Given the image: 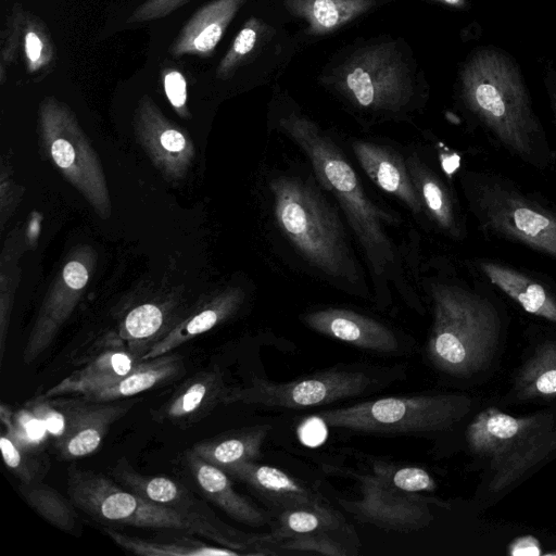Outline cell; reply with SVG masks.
I'll use <instances>...</instances> for the list:
<instances>
[{"instance_id": "74e56055", "label": "cell", "mask_w": 556, "mask_h": 556, "mask_svg": "<svg viewBox=\"0 0 556 556\" xmlns=\"http://www.w3.org/2000/svg\"><path fill=\"white\" fill-rule=\"evenodd\" d=\"M161 81L167 99L177 110H184L187 102V80L177 67L165 66L161 70Z\"/></svg>"}, {"instance_id": "60d3db41", "label": "cell", "mask_w": 556, "mask_h": 556, "mask_svg": "<svg viewBox=\"0 0 556 556\" xmlns=\"http://www.w3.org/2000/svg\"><path fill=\"white\" fill-rule=\"evenodd\" d=\"M51 153L55 163L62 168L70 167L75 160V152L72 144L62 138L52 143Z\"/></svg>"}, {"instance_id": "52a82bcc", "label": "cell", "mask_w": 556, "mask_h": 556, "mask_svg": "<svg viewBox=\"0 0 556 556\" xmlns=\"http://www.w3.org/2000/svg\"><path fill=\"white\" fill-rule=\"evenodd\" d=\"M465 394L388 396L312 415L328 427L363 433L413 434L450 429L470 410Z\"/></svg>"}, {"instance_id": "f35d334b", "label": "cell", "mask_w": 556, "mask_h": 556, "mask_svg": "<svg viewBox=\"0 0 556 556\" xmlns=\"http://www.w3.org/2000/svg\"><path fill=\"white\" fill-rule=\"evenodd\" d=\"M508 554L511 556H538L542 555L539 540L532 535L516 538L508 545Z\"/></svg>"}, {"instance_id": "7c38bea8", "label": "cell", "mask_w": 556, "mask_h": 556, "mask_svg": "<svg viewBox=\"0 0 556 556\" xmlns=\"http://www.w3.org/2000/svg\"><path fill=\"white\" fill-rule=\"evenodd\" d=\"M362 498L341 501L357 519L384 530L416 531L433 520L429 500L402 492L377 473L358 477Z\"/></svg>"}, {"instance_id": "ab89813d", "label": "cell", "mask_w": 556, "mask_h": 556, "mask_svg": "<svg viewBox=\"0 0 556 556\" xmlns=\"http://www.w3.org/2000/svg\"><path fill=\"white\" fill-rule=\"evenodd\" d=\"M63 277L67 286L73 289H81L87 280V269L78 262H70L63 270Z\"/></svg>"}, {"instance_id": "f546056e", "label": "cell", "mask_w": 556, "mask_h": 556, "mask_svg": "<svg viewBox=\"0 0 556 556\" xmlns=\"http://www.w3.org/2000/svg\"><path fill=\"white\" fill-rule=\"evenodd\" d=\"M343 525V518L338 511L324 513L309 508H293L280 510L278 527L265 542L283 541L294 535L314 531H329Z\"/></svg>"}, {"instance_id": "d6a6232c", "label": "cell", "mask_w": 556, "mask_h": 556, "mask_svg": "<svg viewBox=\"0 0 556 556\" xmlns=\"http://www.w3.org/2000/svg\"><path fill=\"white\" fill-rule=\"evenodd\" d=\"M0 420L7 428V434L18 445L30 447L40 444L47 430L42 421L35 416L28 408L22 409L16 414L4 403L0 406Z\"/></svg>"}, {"instance_id": "8fae6325", "label": "cell", "mask_w": 556, "mask_h": 556, "mask_svg": "<svg viewBox=\"0 0 556 556\" xmlns=\"http://www.w3.org/2000/svg\"><path fill=\"white\" fill-rule=\"evenodd\" d=\"M112 476L131 492L159 505L170 508L200 527L205 539L240 551L263 542L264 536L247 534L225 525L184 484L163 476L138 472L126 458H121L111 470Z\"/></svg>"}, {"instance_id": "7402d4cb", "label": "cell", "mask_w": 556, "mask_h": 556, "mask_svg": "<svg viewBox=\"0 0 556 556\" xmlns=\"http://www.w3.org/2000/svg\"><path fill=\"white\" fill-rule=\"evenodd\" d=\"M424 210L438 229L454 240H463L467 229L459 204L447 182L434 170L412 160L406 162Z\"/></svg>"}, {"instance_id": "d6986e66", "label": "cell", "mask_w": 556, "mask_h": 556, "mask_svg": "<svg viewBox=\"0 0 556 556\" xmlns=\"http://www.w3.org/2000/svg\"><path fill=\"white\" fill-rule=\"evenodd\" d=\"M352 149L363 170L380 189L396 197L415 214L425 212L407 164L399 153L365 140L354 141Z\"/></svg>"}, {"instance_id": "4316f807", "label": "cell", "mask_w": 556, "mask_h": 556, "mask_svg": "<svg viewBox=\"0 0 556 556\" xmlns=\"http://www.w3.org/2000/svg\"><path fill=\"white\" fill-rule=\"evenodd\" d=\"M514 391L521 401L556 396V340L534 349L516 375Z\"/></svg>"}, {"instance_id": "3957f363", "label": "cell", "mask_w": 556, "mask_h": 556, "mask_svg": "<svg viewBox=\"0 0 556 556\" xmlns=\"http://www.w3.org/2000/svg\"><path fill=\"white\" fill-rule=\"evenodd\" d=\"M278 128L299 146L312 164L317 181L338 201L374 275L394 267L395 253L386 232L394 219L366 194L353 166L334 141L306 116L290 113Z\"/></svg>"}, {"instance_id": "cb8c5ba5", "label": "cell", "mask_w": 556, "mask_h": 556, "mask_svg": "<svg viewBox=\"0 0 556 556\" xmlns=\"http://www.w3.org/2000/svg\"><path fill=\"white\" fill-rule=\"evenodd\" d=\"M139 362L140 359L124 349L98 353L89 358L87 365L48 389L42 396L84 395L122 378Z\"/></svg>"}, {"instance_id": "d590c367", "label": "cell", "mask_w": 556, "mask_h": 556, "mask_svg": "<svg viewBox=\"0 0 556 556\" xmlns=\"http://www.w3.org/2000/svg\"><path fill=\"white\" fill-rule=\"evenodd\" d=\"M192 0H144L129 15L128 24H141L164 18Z\"/></svg>"}, {"instance_id": "8d00e7d4", "label": "cell", "mask_w": 556, "mask_h": 556, "mask_svg": "<svg viewBox=\"0 0 556 556\" xmlns=\"http://www.w3.org/2000/svg\"><path fill=\"white\" fill-rule=\"evenodd\" d=\"M18 58L16 29L11 14L8 12L0 33V84L7 80L9 70Z\"/></svg>"}, {"instance_id": "ffe728a7", "label": "cell", "mask_w": 556, "mask_h": 556, "mask_svg": "<svg viewBox=\"0 0 556 556\" xmlns=\"http://www.w3.org/2000/svg\"><path fill=\"white\" fill-rule=\"evenodd\" d=\"M185 464L201 493L229 517L251 527H263L269 522L264 510L235 490L226 471L191 450L185 453Z\"/></svg>"}, {"instance_id": "ac0fdd59", "label": "cell", "mask_w": 556, "mask_h": 556, "mask_svg": "<svg viewBox=\"0 0 556 556\" xmlns=\"http://www.w3.org/2000/svg\"><path fill=\"white\" fill-rule=\"evenodd\" d=\"M247 0H212L199 8L168 47L170 56H211Z\"/></svg>"}, {"instance_id": "ba28073f", "label": "cell", "mask_w": 556, "mask_h": 556, "mask_svg": "<svg viewBox=\"0 0 556 556\" xmlns=\"http://www.w3.org/2000/svg\"><path fill=\"white\" fill-rule=\"evenodd\" d=\"M331 84L355 108L378 115L400 113L414 94L410 71L392 43L356 50L333 71Z\"/></svg>"}, {"instance_id": "8992f818", "label": "cell", "mask_w": 556, "mask_h": 556, "mask_svg": "<svg viewBox=\"0 0 556 556\" xmlns=\"http://www.w3.org/2000/svg\"><path fill=\"white\" fill-rule=\"evenodd\" d=\"M466 442L488 463V492L498 494L556 452V420L549 413L516 417L489 407L468 425Z\"/></svg>"}, {"instance_id": "9c48e42d", "label": "cell", "mask_w": 556, "mask_h": 556, "mask_svg": "<svg viewBox=\"0 0 556 556\" xmlns=\"http://www.w3.org/2000/svg\"><path fill=\"white\" fill-rule=\"evenodd\" d=\"M66 491L76 508L102 523L177 530L205 538L203 530L177 511L119 486L92 470L71 467Z\"/></svg>"}, {"instance_id": "44dd1931", "label": "cell", "mask_w": 556, "mask_h": 556, "mask_svg": "<svg viewBox=\"0 0 556 556\" xmlns=\"http://www.w3.org/2000/svg\"><path fill=\"white\" fill-rule=\"evenodd\" d=\"M16 29L18 58L34 80H41L56 67L58 54L47 23L22 3L14 2L9 11Z\"/></svg>"}, {"instance_id": "6da1fadb", "label": "cell", "mask_w": 556, "mask_h": 556, "mask_svg": "<svg viewBox=\"0 0 556 556\" xmlns=\"http://www.w3.org/2000/svg\"><path fill=\"white\" fill-rule=\"evenodd\" d=\"M458 93L464 110L493 144L536 170L554 169L556 153L519 66L505 51L475 50L460 70Z\"/></svg>"}, {"instance_id": "4dcf8cb0", "label": "cell", "mask_w": 556, "mask_h": 556, "mask_svg": "<svg viewBox=\"0 0 556 556\" xmlns=\"http://www.w3.org/2000/svg\"><path fill=\"white\" fill-rule=\"evenodd\" d=\"M268 26L260 18L251 16L238 31L231 46L216 67V76L229 79L239 67L244 65L260 48L267 35Z\"/></svg>"}, {"instance_id": "7a4b0ae2", "label": "cell", "mask_w": 556, "mask_h": 556, "mask_svg": "<svg viewBox=\"0 0 556 556\" xmlns=\"http://www.w3.org/2000/svg\"><path fill=\"white\" fill-rule=\"evenodd\" d=\"M492 291L484 279L447 278L431 286L433 321L426 353L434 368L467 378L491 365L503 330Z\"/></svg>"}, {"instance_id": "2e32d148", "label": "cell", "mask_w": 556, "mask_h": 556, "mask_svg": "<svg viewBox=\"0 0 556 556\" xmlns=\"http://www.w3.org/2000/svg\"><path fill=\"white\" fill-rule=\"evenodd\" d=\"M302 319L316 332L359 349L395 353L400 346L399 339L390 327L350 309H318L305 314Z\"/></svg>"}, {"instance_id": "277c9868", "label": "cell", "mask_w": 556, "mask_h": 556, "mask_svg": "<svg viewBox=\"0 0 556 556\" xmlns=\"http://www.w3.org/2000/svg\"><path fill=\"white\" fill-rule=\"evenodd\" d=\"M274 214L291 244L323 274L357 282L359 273L344 227L312 181L281 175L270 181Z\"/></svg>"}, {"instance_id": "b9f144b4", "label": "cell", "mask_w": 556, "mask_h": 556, "mask_svg": "<svg viewBox=\"0 0 556 556\" xmlns=\"http://www.w3.org/2000/svg\"><path fill=\"white\" fill-rule=\"evenodd\" d=\"M161 143L168 151H180L185 147V137L175 129H167L161 135Z\"/></svg>"}, {"instance_id": "4fadbf2b", "label": "cell", "mask_w": 556, "mask_h": 556, "mask_svg": "<svg viewBox=\"0 0 556 556\" xmlns=\"http://www.w3.org/2000/svg\"><path fill=\"white\" fill-rule=\"evenodd\" d=\"M62 401L67 413V426L55 446L60 456L67 460L94 453L109 428L134 405V401L90 402L81 397Z\"/></svg>"}, {"instance_id": "83f0119b", "label": "cell", "mask_w": 556, "mask_h": 556, "mask_svg": "<svg viewBox=\"0 0 556 556\" xmlns=\"http://www.w3.org/2000/svg\"><path fill=\"white\" fill-rule=\"evenodd\" d=\"M104 532L117 545L136 555L142 556H238L240 551L225 546H213L192 538L172 540H147L127 535L116 530L104 528Z\"/></svg>"}, {"instance_id": "ee69618b", "label": "cell", "mask_w": 556, "mask_h": 556, "mask_svg": "<svg viewBox=\"0 0 556 556\" xmlns=\"http://www.w3.org/2000/svg\"><path fill=\"white\" fill-rule=\"evenodd\" d=\"M440 1L446 5L454 7V8H463L466 3L465 0H437Z\"/></svg>"}, {"instance_id": "f1b7e54d", "label": "cell", "mask_w": 556, "mask_h": 556, "mask_svg": "<svg viewBox=\"0 0 556 556\" xmlns=\"http://www.w3.org/2000/svg\"><path fill=\"white\" fill-rule=\"evenodd\" d=\"M18 491L28 505L54 527L66 532L78 528L75 505L54 488L39 481L21 483Z\"/></svg>"}, {"instance_id": "e575fe53", "label": "cell", "mask_w": 556, "mask_h": 556, "mask_svg": "<svg viewBox=\"0 0 556 556\" xmlns=\"http://www.w3.org/2000/svg\"><path fill=\"white\" fill-rule=\"evenodd\" d=\"M282 551L317 553L329 556H345L348 552L327 531H314L294 535L277 544Z\"/></svg>"}, {"instance_id": "5bb4252c", "label": "cell", "mask_w": 556, "mask_h": 556, "mask_svg": "<svg viewBox=\"0 0 556 556\" xmlns=\"http://www.w3.org/2000/svg\"><path fill=\"white\" fill-rule=\"evenodd\" d=\"M224 471L245 483L279 510L309 508L324 513L333 511L321 495L276 467L250 460L236 464Z\"/></svg>"}, {"instance_id": "e0dca14e", "label": "cell", "mask_w": 556, "mask_h": 556, "mask_svg": "<svg viewBox=\"0 0 556 556\" xmlns=\"http://www.w3.org/2000/svg\"><path fill=\"white\" fill-rule=\"evenodd\" d=\"M228 387L218 368L190 377L172 396L152 412L153 420L188 428L203 419L218 404Z\"/></svg>"}, {"instance_id": "5b68a950", "label": "cell", "mask_w": 556, "mask_h": 556, "mask_svg": "<svg viewBox=\"0 0 556 556\" xmlns=\"http://www.w3.org/2000/svg\"><path fill=\"white\" fill-rule=\"evenodd\" d=\"M460 184L482 232L556 261V207L510 178L490 169H466Z\"/></svg>"}, {"instance_id": "9a60e30c", "label": "cell", "mask_w": 556, "mask_h": 556, "mask_svg": "<svg viewBox=\"0 0 556 556\" xmlns=\"http://www.w3.org/2000/svg\"><path fill=\"white\" fill-rule=\"evenodd\" d=\"M480 277L497 288L523 311L556 323V290L538 275L491 260L476 258L472 265Z\"/></svg>"}, {"instance_id": "7bdbcfd3", "label": "cell", "mask_w": 556, "mask_h": 556, "mask_svg": "<svg viewBox=\"0 0 556 556\" xmlns=\"http://www.w3.org/2000/svg\"><path fill=\"white\" fill-rule=\"evenodd\" d=\"M544 84L556 127V71H548L545 75Z\"/></svg>"}, {"instance_id": "603a6c76", "label": "cell", "mask_w": 556, "mask_h": 556, "mask_svg": "<svg viewBox=\"0 0 556 556\" xmlns=\"http://www.w3.org/2000/svg\"><path fill=\"white\" fill-rule=\"evenodd\" d=\"M186 372L182 357L172 352L140 361L116 381L79 397L90 402H115L169 383Z\"/></svg>"}, {"instance_id": "484cf974", "label": "cell", "mask_w": 556, "mask_h": 556, "mask_svg": "<svg viewBox=\"0 0 556 556\" xmlns=\"http://www.w3.org/2000/svg\"><path fill=\"white\" fill-rule=\"evenodd\" d=\"M376 0H285L294 16L305 21L308 33L321 36L354 21L376 5Z\"/></svg>"}, {"instance_id": "d4e9b609", "label": "cell", "mask_w": 556, "mask_h": 556, "mask_svg": "<svg viewBox=\"0 0 556 556\" xmlns=\"http://www.w3.org/2000/svg\"><path fill=\"white\" fill-rule=\"evenodd\" d=\"M269 431L268 425L243 428L197 442L191 451L205 462L226 470L236 464L255 460Z\"/></svg>"}, {"instance_id": "30bf717a", "label": "cell", "mask_w": 556, "mask_h": 556, "mask_svg": "<svg viewBox=\"0 0 556 556\" xmlns=\"http://www.w3.org/2000/svg\"><path fill=\"white\" fill-rule=\"evenodd\" d=\"M371 383V378L365 372L346 369H328L288 382L254 378L250 384L228 388L222 404L315 407L361 395Z\"/></svg>"}, {"instance_id": "836d02e7", "label": "cell", "mask_w": 556, "mask_h": 556, "mask_svg": "<svg viewBox=\"0 0 556 556\" xmlns=\"http://www.w3.org/2000/svg\"><path fill=\"white\" fill-rule=\"evenodd\" d=\"M374 472L395 489L408 494L432 492L437 489V483L432 476L420 467L404 466L395 469L377 463L374 467Z\"/></svg>"}, {"instance_id": "1f68e13d", "label": "cell", "mask_w": 556, "mask_h": 556, "mask_svg": "<svg viewBox=\"0 0 556 556\" xmlns=\"http://www.w3.org/2000/svg\"><path fill=\"white\" fill-rule=\"evenodd\" d=\"M0 448L7 468L21 480V483L39 482L49 469L48 459L16 444L3 431L0 438Z\"/></svg>"}]
</instances>
